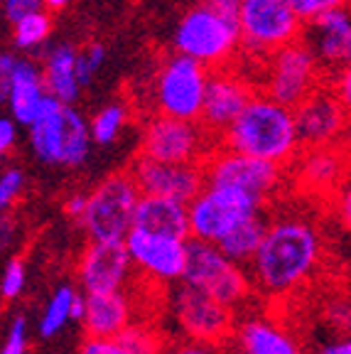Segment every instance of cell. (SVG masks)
I'll use <instances>...</instances> for the list:
<instances>
[{
    "instance_id": "obj_1",
    "label": "cell",
    "mask_w": 351,
    "mask_h": 354,
    "mask_svg": "<svg viewBox=\"0 0 351 354\" xmlns=\"http://www.w3.org/2000/svg\"><path fill=\"white\" fill-rule=\"evenodd\" d=\"M327 254L322 229L302 214L268 219L258 251L246 266L253 290L268 300H285L305 288Z\"/></svg>"
},
{
    "instance_id": "obj_36",
    "label": "cell",
    "mask_w": 351,
    "mask_h": 354,
    "mask_svg": "<svg viewBox=\"0 0 351 354\" xmlns=\"http://www.w3.org/2000/svg\"><path fill=\"white\" fill-rule=\"evenodd\" d=\"M79 354H135L121 337H88L82 342Z\"/></svg>"
},
{
    "instance_id": "obj_11",
    "label": "cell",
    "mask_w": 351,
    "mask_h": 354,
    "mask_svg": "<svg viewBox=\"0 0 351 354\" xmlns=\"http://www.w3.org/2000/svg\"><path fill=\"white\" fill-rule=\"evenodd\" d=\"M182 281L207 290L231 310L243 308L256 293L246 266L231 261L216 243L197 241V239H189L187 271Z\"/></svg>"
},
{
    "instance_id": "obj_25",
    "label": "cell",
    "mask_w": 351,
    "mask_h": 354,
    "mask_svg": "<svg viewBox=\"0 0 351 354\" xmlns=\"http://www.w3.org/2000/svg\"><path fill=\"white\" fill-rule=\"evenodd\" d=\"M77 52L79 47H74L72 42H59L44 50L42 62H39L47 91L61 104H77L84 91L77 74Z\"/></svg>"
},
{
    "instance_id": "obj_5",
    "label": "cell",
    "mask_w": 351,
    "mask_h": 354,
    "mask_svg": "<svg viewBox=\"0 0 351 354\" xmlns=\"http://www.w3.org/2000/svg\"><path fill=\"white\" fill-rule=\"evenodd\" d=\"M211 69L172 50L155 64L148 79V106L153 113L199 121Z\"/></svg>"
},
{
    "instance_id": "obj_7",
    "label": "cell",
    "mask_w": 351,
    "mask_h": 354,
    "mask_svg": "<svg viewBox=\"0 0 351 354\" xmlns=\"http://www.w3.org/2000/svg\"><path fill=\"white\" fill-rule=\"evenodd\" d=\"M238 32L241 57L256 64L280 47L302 39L305 20L295 12L290 0H241Z\"/></svg>"
},
{
    "instance_id": "obj_46",
    "label": "cell",
    "mask_w": 351,
    "mask_h": 354,
    "mask_svg": "<svg viewBox=\"0 0 351 354\" xmlns=\"http://www.w3.org/2000/svg\"><path fill=\"white\" fill-rule=\"evenodd\" d=\"M69 3H72V0H44V8L50 12H61L69 8Z\"/></svg>"
},
{
    "instance_id": "obj_35",
    "label": "cell",
    "mask_w": 351,
    "mask_h": 354,
    "mask_svg": "<svg viewBox=\"0 0 351 354\" xmlns=\"http://www.w3.org/2000/svg\"><path fill=\"white\" fill-rule=\"evenodd\" d=\"M327 86H330L332 94L339 99L341 109L346 111V116L351 118V62L327 77Z\"/></svg>"
},
{
    "instance_id": "obj_27",
    "label": "cell",
    "mask_w": 351,
    "mask_h": 354,
    "mask_svg": "<svg viewBox=\"0 0 351 354\" xmlns=\"http://www.w3.org/2000/svg\"><path fill=\"white\" fill-rule=\"evenodd\" d=\"M135 118V109L133 101L128 99H113L106 106H101L91 118H88V128H91L93 145L99 148H111L123 138V133Z\"/></svg>"
},
{
    "instance_id": "obj_48",
    "label": "cell",
    "mask_w": 351,
    "mask_h": 354,
    "mask_svg": "<svg viewBox=\"0 0 351 354\" xmlns=\"http://www.w3.org/2000/svg\"><path fill=\"white\" fill-rule=\"evenodd\" d=\"M349 263H351V243H349Z\"/></svg>"
},
{
    "instance_id": "obj_33",
    "label": "cell",
    "mask_w": 351,
    "mask_h": 354,
    "mask_svg": "<svg viewBox=\"0 0 351 354\" xmlns=\"http://www.w3.org/2000/svg\"><path fill=\"white\" fill-rule=\"evenodd\" d=\"M25 286H28V266L22 259H12L0 278V295L6 300H15L25 293Z\"/></svg>"
},
{
    "instance_id": "obj_9",
    "label": "cell",
    "mask_w": 351,
    "mask_h": 354,
    "mask_svg": "<svg viewBox=\"0 0 351 354\" xmlns=\"http://www.w3.org/2000/svg\"><path fill=\"white\" fill-rule=\"evenodd\" d=\"M170 315L180 337L224 347L234 339L236 310H231L202 288L180 281L170 290Z\"/></svg>"
},
{
    "instance_id": "obj_14",
    "label": "cell",
    "mask_w": 351,
    "mask_h": 354,
    "mask_svg": "<svg viewBox=\"0 0 351 354\" xmlns=\"http://www.w3.org/2000/svg\"><path fill=\"white\" fill-rule=\"evenodd\" d=\"M128 254L135 266V273L155 286L172 288L184 278L189 239L160 236L140 229H131L126 236Z\"/></svg>"
},
{
    "instance_id": "obj_4",
    "label": "cell",
    "mask_w": 351,
    "mask_h": 354,
    "mask_svg": "<svg viewBox=\"0 0 351 354\" xmlns=\"http://www.w3.org/2000/svg\"><path fill=\"white\" fill-rule=\"evenodd\" d=\"M172 50L192 57L194 62L204 64L211 72L221 66H231V62L241 57L238 20L199 0L177 22L175 35H172Z\"/></svg>"
},
{
    "instance_id": "obj_22",
    "label": "cell",
    "mask_w": 351,
    "mask_h": 354,
    "mask_svg": "<svg viewBox=\"0 0 351 354\" xmlns=\"http://www.w3.org/2000/svg\"><path fill=\"white\" fill-rule=\"evenodd\" d=\"M79 322L88 337H118L126 327L137 322L128 288L111 293H84V313Z\"/></svg>"
},
{
    "instance_id": "obj_24",
    "label": "cell",
    "mask_w": 351,
    "mask_h": 354,
    "mask_svg": "<svg viewBox=\"0 0 351 354\" xmlns=\"http://www.w3.org/2000/svg\"><path fill=\"white\" fill-rule=\"evenodd\" d=\"M133 229L160 234V236L189 239V209H187V202L143 194L140 202H137Z\"/></svg>"
},
{
    "instance_id": "obj_20",
    "label": "cell",
    "mask_w": 351,
    "mask_h": 354,
    "mask_svg": "<svg viewBox=\"0 0 351 354\" xmlns=\"http://www.w3.org/2000/svg\"><path fill=\"white\" fill-rule=\"evenodd\" d=\"M302 42L317 57L319 66L330 77L336 69L351 62V3L322 12L314 20L305 22Z\"/></svg>"
},
{
    "instance_id": "obj_39",
    "label": "cell",
    "mask_w": 351,
    "mask_h": 354,
    "mask_svg": "<svg viewBox=\"0 0 351 354\" xmlns=\"http://www.w3.org/2000/svg\"><path fill=\"white\" fill-rule=\"evenodd\" d=\"M17 64H20V55L12 50H0V104H6L10 86L15 82Z\"/></svg>"
},
{
    "instance_id": "obj_26",
    "label": "cell",
    "mask_w": 351,
    "mask_h": 354,
    "mask_svg": "<svg viewBox=\"0 0 351 354\" xmlns=\"http://www.w3.org/2000/svg\"><path fill=\"white\" fill-rule=\"evenodd\" d=\"M82 313H84V293H79L77 288L72 286H59L50 295V300H47V305L42 310V317H39V325H37L39 337L42 339L57 337L69 322L82 320Z\"/></svg>"
},
{
    "instance_id": "obj_23",
    "label": "cell",
    "mask_w": 351,
    "mask_h": 354,
    "mask_svg": "<svg viewBox=\"0 0 351 354\" xmlns=\"http://www.w3.org/2000/svg\"><path fill=\"white\" fill-rule=\"evenodd\" d=\"M236 349L248 354H305L300 339L273 317L248 315L236 320L234 330Z\"/></svg>"
},
{
    "instance_id": "obj_41",
    "label": "cell",
    "mask_w": 351,
    "mask_h": 354,
    "mask_svg": "<svg viewBox=\"0 0 351 354\" xmlns=\"http://www.w3.org/2000/svg\"><path fill=\"white\" fill-rule=\"evenodd\" d=\"M162 354H226L224 347H216V344H204L194 342V339H175V342H167Z\"/></svg>"
},
{
    "instance_id": "obj_32",
    "label": "cell",
    "mask_w": 351,
    "mask_h": 354,
    "mask_svg": "<svg viewBox=\"0 0 351 354\" xmlns=\"http://www.w3.org/2000/svg\"><path fill=\"white\" fill-rule=\"evenodd\" d=\"M28 177L20 167H8L0 172V212H10L25 194Z\"/></svg>"
},
{
    "instance_id": "obj_38",
    "label": "cell",
    "mask_w": 351,
    "mask_h": 354,
    "mask_svg": "<svg viewBox=\"0 0 351 354\" xmlns=\"http://www.w3.org/2000/svg\"><path fill=\"white\" fill-rule=\"evenodd\" d=\"M290 3H292V8H295L297 15H300L305 22H310L317 15H322V12H330V10H334V8L349 6L351 0H290Z\"/></svg>"
},
{
    "instance_id": "obj_40",
    "label": "cell",
    "mask_w": 351,
    "mask_h": 354,
    "mask_svg": "<svg viewBox=\"0 0 351 354\" xmlns=\"http://www.w3.org/2000/svg\"><path fill=\"white\" fill-rule=\"evenodd\" d=\"M37 10H47L44 8V0H0V12L6 17L8 22H15L20 17L30 15V12H37Z\"/></svg>"
},
{
    "instance_id": "obj_8",
    "label": "cell",
    "mask_w": 351,
    "mask_h": 354,
    "mask_svg": "<svg viewBox=\"0 0 351 354\" xmlns=\"http://www.w3.org/2000/svg\"><path fill=\"white\" fill-rule=\"evenodd\" d=\"M140 197L143 192L137 189L131 170L106 175L93 185L88 189L86 212L79 219L88 241H126Z\"/></svg>"
},
{
    "instance_id": "obj_19",
    "label": "cell",
    "mask_w": 351,
    "mask_h": 354,
    "mask_svg": "<svg viewBox=\"0 0 351 354\" xmlns=\"http://www.w3.org/2000/svg\"><path fill=\"white\" fill-rule=\"evenodd\" d=\"M351 172V153L341 143L302 148L292 160L297 187L314 197H332Z\"/></svg>"
},
{
    "instance_id": "obj_30",
    "label": "cell",
    "mask_w": 351,
    "mask_h": 354,
    "mask_svg": "<svg viewBox=\"0 0 351 354\" xmlns=\"http://www.w3.org/2000/svg\"><path fill=\"white\" fill-rule=\"evenodd\" d=\"M118 337H121L135 354H162V349H165V344H167L165 339L160 337V332L155 330L153 325L140 322V320L133 322L131 327H126Z\"/></svg>"
},
{
    "instance_id": "obj_16",
    "label": "cell",
    "mask_w": 351,
    "mask_h": 354,
    "mask_svg": "<svg viewBox=\"0 0 351 354\" xmlns=\"http://www.w3.org/2000/svg\"><path fill=\"white\" fill-rule=\"evenodd\" d=\"M135 266L126 241H88L77 261V278L84 293H111L131 288Z\"/></svg>"
},
{
    "instance_id": "obj_28",
    "label": "cell",
    "mask_w": 351,
    "mask_h": 354,
    "mask_svg": "<svg viewBox=\"0 0 351 354\" xmlns=\"http://www.w3.org/2000/svg\"><path fill=\"white\" fill-rule=\"evenodd\" d=\"M55 30V17L50 10H37L20 17L10 25V42L17 55L32 57L44 50Z\"/></svg>"
},
{
    "instance_id": "obj_43",
    "label": "cell",
    "mask_w": 351,
    "mask_h": 354,
    "mask_svg": "<svg viewBox=\"0 0 351 354\" xmlns=\"http://www.w3.org/2000/svg\"><path fill=\"white\" fill-rule=\"evenodd\" d=\"M86 202H88V189H72V192L64 197V214L69 219L79 221L86 212Z\"/></svg>"
},
{
    "instance_id": "obj_45",
    "label": "cell",
    "mask_w": 351,
    "mask_h": 354,
    "mask_svg": "<svg viewBox=\"0 0 351 354\" xmlns=\"http://www.w3.org/2000/svg\"><path fill=\"white\" fill-rule=\"evenodd\" d=\"M319 354H351V330L324 344V347L319 349Z\"/></svg>"
},
{
    "instance_id": "obj_21",
    "label": "cell",
    "mask_w": 351,
    "mask_h": 354,
    "mask_svg": "<svg viewBox=\"0 0 351 354\" xmlns=\"http://www.w3.org/2000/svg\"><path fill=\"white\" fill-rule=\"evenodd\" d=\"M55 104V96L47 91V84L42 77V66L32 57L20 55L15 82L10 86V94L6 99L8 116L22 128H30L35 121L47 113V109Z\"/></svg>"
},
{
    "instance_id": "obj_37",
    "label": "cell",
    "mask_w": 351,
    "mask_h": 354,
    "mask_svg": "<svg viewBox=\"0 0 351 354\" xmlns=\"http://www.w3.org/2000/svg\"><path fill=\"white\" fill-rule=\"evenodd\" d=\"M25 352H28V320L25 317H15L6 339L0 344V354H25Z\"/></svg>"
},
{
    "instance_id": "obj_47",
    "label": "cell",
    "mask_w": 351,
    "mask_h": 354,
    "mask_svg": "<svg viewBox=\"0 0 351 354\" xmlns=\"http://www.w3.org/2000/svg\"><path fill=\"white\" fill-rule=\"evenodd\" d=\"M226 354H248V352H243V349H236V352H226Z\"/></svg>"
},
{
    "instance_id": "obj_31",
    "label": "cell",
    "mask_w": 351,
    "mask_h": 354,
    "mask_svg": "<svg viewBox=\"0 0 351 354\" xmlns=\"http://www.w3.org/2000/svg\"><path fill=\"white\" fill-rule=\"evenodd\" d=\"M106 47L101 42H88L84 47H79L77 52V74H79V82H82L84 88L91 86V82L96 79V74L104 69L106 64Z\"/></svg>"
},
{
    "instance_id": "obj_12",
    "label": "cell",
    "mask_w": 351,
    "mask_h": 354,
    "mask_svg": "<svg viewBox=\"0 0 351 354\" xmlns=\"http://www.w3.org/2000/svg\"><path fill=\"white\" fill-rule=\"evenodd\" d=\"M187 209H189V239L219 243L238 224L256 214H263L265 205L241 189L204 185L192 202H187Z\"/></svg>"
},
{
    "instance_id": "obj_13",
    "label": "cell",
    "mask_w": 351,
    "mask_h": 354,
    "mask_svg": "<svg viewBox=\"0 0 351 354\" xmlns=\"http://www.w3.org/2000/svg\"><path fill=\"white\" fill-rule=\"evenodd\" d=\"M216 145V138L199 121L162 116H148L140 133V153L162 162H204Z\"/></svg>"
},
{
    "instance_id": "obj_29",
    "label": "cell",
    "mask_w": 351,
    "mask_h": 354,
    "mask_svg": "<svg viewBox=\"0 0 351 354\" xmlns=\"http://www.w3.org/2000/svg\"><path fill=\"white\" fill-rule=\"evenodd\" d=\"M265 229H268L265 214H256V216H251V219L243 221V224H238V227L234 229L229 236L221 239L216 246H219L231 261H236V263H241V266H248L253 256H256V251H258L260 241H263Z\"/></svg>"
},
{
    "instance_id": "obj_34",
    "label": "cell",
    "mask_w": 351,
    "mask_h": 354,
    "mask_svg": "<svg viewBox=\"0 0 351 354\" xmlns=\"http://www.w3.org/2000/svg\"><path fill=\"white\" fill-rule=\"evenodd\" d=\"M330 199H332V209H334L336 221L341 224L344 232L351 234V172Z\"/></svg>"
},
{
    "instance_id": "obj_49",
    "label": "cell",
    "mask_w": 351,
    "mask_h": 354,
    "mask_svg": "<svg viewBox=\"0 0 351 354\" xmlns=\"http://www.w3.org/2000/svg\"><path fill=\"white\" fill-rule=\"evenodd\" d=\"M0 15H3V12H0Z\"/></svg>"
},
{
    "instance_id": "obj_6",
    "label": "cell",
    "mask_w": 351,
    "mask_h": 354,
    "mask_svg": "<svg viewBox=\"0 0 351 354\" xmlns=\"http://www.w3.org/2000/svg\"><path fill=\"white\" fill-rule=\"evenodd\" d=\"M251 77L263 94L273 96L275 101L290 109L302 104L327 82V74L319 66L317 57L302 39L285 44L265 59L256 62Z\"/></svg>"
},
{
    "instance_id": "obj_44",
    "label": "cell",
    "mask_w": 351,
    "mask_h": 354,
    "mask_svg": "<svg viewBox=\"0 0 351 354\" xmlns=\"http://www.w3.org/2000/svg\"><path fill=\"white\" fill-rule=\"evenodd\" d=\"M17 236V219H12L8 212H0V254L10 249Z\"/></svg>"
},
{
    "instance_id": "obj_2",
    "label": "cell",
    "mask_w": 351,
    "mask_h": 354,
    "mask_svg": "<svg viewBox=\"0 0 351 354\" xmlns=\"http://www.w3.org/2000/svg\"><path fill=\"white\" fill-rule=\"evenodd\" d=\"M219 143L278 165H292L302 150L295 109L280 104L258 88L236 121L219 136Z\"/></svg>"
},
{
    "instance_id": "obj_17",
    "label": "cell",
    "mask_w": 351,
    "mask_h": 354,
    "mask_svg": "<svg viewBox=\"0 0 351 354\" xmlns=\"http://www.w3.org/2000/svg\"><path fill=\"white\" fill-rule=\"evenodd\" d=\"M131 175L143 194L180 202H192L194 194L207 185L202 162H162L145 155H137L133 160Z\"/></svg>"
},
{
    "instance_id": "obj_18",
    "label": "cell",
    "mask_w": 351,
    "mask_h": 354,
    "mask_svg": "<svg viewBox=\"0 0 351 354\" xmlns=\"http://www.w3.org/2000/svg\"><path fill=\"white\" fill-rule=\"evenodd\" d=\"M297 136L302 148L344 143L351 128V118L341 109L339 99L332 94L330 86L317 88L302 104L295 106Z\"/></svg>"
},
{
    "instance_id": "obj_42",
    "label": "cell",
    "mask_w": 351,
    "mask_h": 354,
    "mask_svg": "<svg viewBox=\"0 0 351 354\" xmlns=\"http://www.w3.org/2000/svg\"><path fill=\"white\" fill-rule=\"evenodd\" d=\"M17 123L10 116H0V160H6L8 155L17 145Z\"/></svg>"
},
{
    "instance_id": "obj_10",
    "label": "cell",
    "mask_w": 351,
    "mask_h": 354,
    "mask_svg": "<svg viewBox=\"0 0 351 354\" xmlns=\"http://www.w3.org/2000/svg\"><path fill=\"white\" fill-rule=\"evenodd\" d=\"M204 177L207 185L219 187H234L268 205L270 199L285 185V165L263 160L256 155L231 150L216 140L214 150L204 158Z\"/></svg>"
},
{
    "instance_id": "obj_15",
    "label": "cell",
    "mask_w": 351,
    "mask_h": 354,
    "mask_svg": "<svg viewBox=\"0 0 351 354\" xmlns=\"http://www.w3.org/2000/svg\"><path fill=\"white\" fill-rule=\"evenodd\" d=\"M258 91L251 74L241 72L236 66H221L209 74L207 96L199 123L207 128L216 140L219 136L236 121L238 113L246 109V104Z\"/></svg>"
},
{
    "instance_id": "obj_3",
    "label": "cell",
    "mask_w": 351,
    "mask_h": 354,
    "mask_svg": "<svg viewBox=\"0 0 351 354\" xmlns=\"http://www.w3.org/2000/svg\"><path fill=\"white\" fill-rule=\"evenodd\" d=\"M28 140L35 158L57 170H77L93 150L88 118L74 104H61L59 99L28 128Z\"/></svg>"
}]
</instances>
